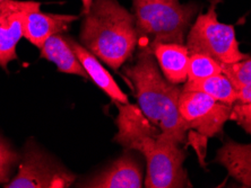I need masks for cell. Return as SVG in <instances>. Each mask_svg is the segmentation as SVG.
<instances>
[{
	"label": "cell",
	"mask_w": 251,
	"mask_h": 188,
	"mask_svg": "<svg viewBox=\"0 0 251 188\" xmlns=\"http://www.w3.org/2000/svg\"><path fill=\"white\" fill-rule=\"evenodd\" d=\"M1 1H3V0H0V2H1Z\"/></svg>",
	"instance_id": "cell-22"
},
{
	"label": "cell",
	"mask_w": 251,
	"mask_h": 188,
	"mask_svg": "<svg viewBox=\"0 0 251 188\" xmlns=\"http://www.w3.org/2000/svg\"><path fill=\"white\" fill-rule=\"evenodd\" d=\"M219 73H222V64L209 55L196 53L189 57L187 81L208 78Z\"/></svg>",
	"instance_id": "cell-16"
},
{
	"label": "cell",
	"mask_w": 251,
	"mask_h": 188,
	"mask_svg": "<svg viewBox=\"0 0 251 188\" xmlns=\"http://www.w3.org/2000/svg\"><path fill=\"white\" fill-rule=\"evenodd\" d=\"M230 120L237 122L238 125L251 135V103L234 104L232 107Z\"/></svg>",
	"instance_id": "cell-19"
},
{
	"label": "cell",
	"mask_w": 251,
	"mask_h": 188,
	"mask_svg": "<svg viewBox=\"0 0 251 188\" xmlns=\"http://www.w3.org/2000/svg\"><path fill=\"white\" fill-rule=\"evenodd\" d=\"M41 3L22 0L0 2V67L7 71L10 62L18 60L16 46L24 38L28 15L40 9Z\"/></svg>",
	"instance_id": "cell-8"
},
{
	"label": "cell",
	"mask_w": 251,
	"mask_h": 188,
	"mask_svg": "<svg viewBox=\"0 0 251 188\" xmlns=\"http://www.w3.org/2000/svg\"><path fill=\"white\" fill-rule=\"evenodd\" d=\"M237 90V98L234 104H248L251 103V84H243L241 87L235 88Z\"/></svg>",
	"instance_id": "cell-20"
},
{
	"label": "cell",
	"mask_w": 251,
	"mask_h": 188,
	"mask_svg": "<svg viewBox=\"0 0 251 188\" xmlns=\"http://www.w3.org/2000/svg\"><path fill=\"white\" fill-rule=\"evenodd\" d=\"M153 54L165 79L175 84L186 83L190 55L184 44H157Z\"/></svg>",
	"instance_id": "cell-12"
},
{
	"label": "cell",
	"mask_w": 251,
	"mask_h": 188,
	"mask_svg": "<svg viewBox=\"0 0 251 188\" xmlns=\"http://www.w3.org/2000/svg\"><path fill=\"white\" fill-rule=\"evenodd\" d=\"M233 105L225 104L201 91H183L179 97V112L190 131L204 139L219 135L230 120Z\"/></svg>",
	"instance_id": "cell-7"
},
{
	"label": "cell",
	"mask_w": 251,
	"mask_h": 188,
	"mask_svg": "<svg viewBox=\"0 0 251 188\" xmlns=\"http://www.w3.org/2000/svg\"><path fill=\"white\" fill-rule=\"evenodd\" d=\"M215 162L222 165L243 187H251V143L241 145L227 140L217 151Z\"/></svg>",
	"instance_id": "cell-13"
},
{
	"label": "cell",
	"mask_w": 251,
	"mask_h": 188,
	"mask_svg": "<svg viewBox=\"0 0 251 188\" xmlns=\"http://www.w3.org/2000/svg\"><path fill=\"white\" fill-rule=\"evenodd\" d=\"M199 6L179 0H132L137 53H152L161 43L184 44Z\"/></svg>",
	"instance_id": "cell-4"
},
{
	"label": "cell",
	"mask_w": 251,
	"mask_h": 188,
	"mask_svg": "<svg viewBox=\"0 0 251 188\" xmlns=\"http://www.w3.org/2000/svg\"><path fill=\"white\" fill-rule=\"evenodd\" d=\"M20 159L18 153L0 138V184L9 182L13 167Z\"/></svg>",
	"instance_id": "cell-18"
},
{
	"label": "cell",
	"mask_w": 251,
	"mask_h": 188,
	"mask_svg": "<svg viewBox=\"0 0 251 188\" xmlns=\"http://www.w3.org/2000/svg\"><path fill=\"white\" fill-rule=\"evenodd\" d=\"M76 176L36 146L25 149L15 178L5 184L7 188H67Z\"/></svg>",
	"instance_id": "cell-6"
},
{
	"label": "cell",
	"mask_w": 251,
	"mask_h": 188,
	"mask_svg": "<svg viewBox=\"0 0 251 188\" xmlns=\"http://www.w3.org/2000/svg\"><path fill=\"white\" fill-rule=\"evenodd\" d=\"M41 58L53 62L60 72L87 78V73L77 59L68 42L67 36L56 34L50 36L41 47Z\"/></svg>",
	"instance_id": "cell-14"
},
{
	"label": "cell",
	"mask_w": 251,
	"mask_h": 188,
	"mask_svg": "<svg viewBox=\"0 0 251 188\" xmlns=\"http://www.w3.org/2000/svg\"><path fill=\"white\" fill-rule=\"evenodd\" d=\"M183 91H201V93L207 94L210 97L215 98L225 104L234 105L235 98H237V90L230 79L224 73L208 77V78L186 81L182 87Z\"/></svg>",
	"instance_id": "cell-15"
},
{
	"label": "cell",
	"mask_w": 251,
	"mask_h": 188,
	"mask_svg": "<svg viewBox=\"0 0 251 188\" xmlns=\"http://www.w3.org/2000/svg\"><path fill=\"white\" fill-rule=\"evenodd\" d=\"M222 64V72L227 77L234 88L251 84V58L231 64Z\"/></svg>",
	"instance_id": "cell-17"
},
{
	"label": "cell",
	"mask_w": 251,
	"mask_h": 188,
	"mask_svg": "<svg viewBox=\"0 0 251 188\" xmlns=\"http://www.w3.org/2000/svg\"><path fill=\"white\" fill-rule=\"evenodd\" d=\"M119 114L114 141L126 150L139 151L147 164V188H179L190 185L183 168L186 158L180 145L144 115L138 105L116 103Z\"/></svg>",
	"instance_id": "cell-1"
},
{
	"label": "cell",
	"mask_w": 251,
	"mask_h": 188,
	"mask_svg": "<svg viewBox=\"0 0 251 188\" xmlns=\"http://www.w3.org/2000/svg\"><path fill=\"white\" fill-rule=\"evenodd\" d=\"M220 1L212 0L207 12L199 15L191 25L186 44L189 55L206 54L224 64L246 60L250 57L240 51L233 25L217 20L216 6Z\"/></svg>",
	"instance_id": "cell-5"
},
{
	"label": "cell",
	"mask_w": 251,
	"mask_h": 188,
	"mask_svg": "<svg viewBox=\"0 0 251 188\" xmlns=\"http://www.w3.org/2000/svg\"><path fill=\"white\" fill-rule=\"evenodd\" d=\"M77 15H60L41 13L40 9L28 15L25 25L24 38L33 45L41 49L50 36L68 31L70 24L77 21Z\"/></svg>",
	"instance_id": "cell-11"
},
{
	"label": "cell",
	"mask_w": 251,
	"mask_h": 188,
	"mask_svg": "<svg viewBox=\"0 0 251 188\" xmlns=\"http://www.w3.org/2000/svg\"><path fill=\"white\" fill-rule=\"evenodd\" d=\"M92 2H93V0H82V3H83L82 15H85V14L88 13V10L91 9Z\"/></svg>",
	"instance_id": "cell-21"
},
{
	"label": "cell",
	"mask_w": 251,
	"mask_h": 188,
	"mask_svg": "<svg viewBox=\"0 0 251 188\" xmlns=\"http://www.w3.org/2000/svg\"><path fill=\"white\" fill-rule=\"evenodd\" d=\"M67 39L77 59H78L80 64L83 65L85 71H86L87 76L94 81L100 89L104 91L114 103L129 104L128 96L120 89V87L114 81L112 76L110 75L108 70L103 67L99 59L93 53L90 52L86 47H84L82 44L77 43L74 39L69 38V36H67Z\"/></svg>",
	"instance_id": "cell-10"
},
{
	"label": "cell",
	"mask_w": 251,
	"mask_h": 188,
	"mask_svg": "<svg viewBox=\"0 0 251 188\" xmlns=\"http://www.w3.org/2000/svg\"><path fill=\"white\" fill-rule=\"evenodd\" d=\"M80 44L113 70H119L137 49L132 14L117 0H93L84 15Z\"/></svg>",
	"instance_id": "cell-3"
},
{
	"label": "cell",
	"mask_w": 251,
	"mask_h": 188,
	"mask_svg": "<svg viewBox=\"0 0 251 188\" xmlns=\"http://www.w3.org/2000/svg\"><path fill=\"white\" fill-rule=\"evenodd\" d=\"M134 87L138 106L147 119L170 138L182 145L190 131L179 112L182 88L161 75L152 53H137L134 64L124 69Z\"/></svg>",
	"instance_id": "cell-2"
},
{
	"label": "cell",
	"mask_w": 251,
	"mask_h": 188,
	"mask_svg": "<svg viewBox=\"0 0 251 188\" xmlns=\"http://www.w3.org/2000/svg\"><path fill=\"white\" fill-rule=\"evenodd\" d=\"M90 188H140L143 187V171L131 153H124L108 168L93 178L80 184Z\"/></svg>",
	"instance_id": "cell-9"
}]
</instances>
